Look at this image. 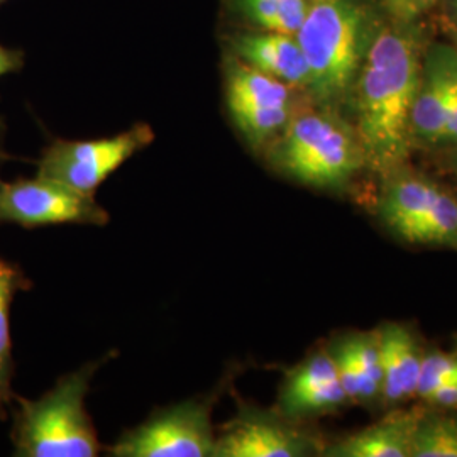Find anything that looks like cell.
Wrapping results in <instances>:
<instances>
[{
  "mask_svg": "<svg viewBox=\"0 0 457 457\" xmlns=\"http://www.w3.org/2000/svg\"><path fill=\"white\" fill-rule=\"evenodd\" d=\"M420 77L419 46L411 36L383 31L370 45L358 83V137L366 160L378 170L388 171L407 158Z\"/></svg>",
  "mask_w": 457,
  "mask_h": 457,
  "instance_id": "6da1fadb",
  "label": "cell"
},
{
  "mask_svg": "<svg viewBox=\"0 0 457 457\" xmlns=\"http://www.w3.org/2000/svg\"><path fill=\"white\" fill-rule=\"evenodd\" d=\"M94 361L60 378L41 398L14 395L11 439L19 457H96L102 453L85 402L92 378L109 360Z\"/></svg>",
  "mask_w": 457,
  "mask_h": 457,
  "instance_id": "7a4b0ae2",
  "label": "cell"
},
{
  "mask_svg": "<svg viewBox=\"0 0 457 457\" xmlns=\"http://www.w3.org/2000/svg\"><path fill=\"white\" fill-rule=\"evenodd\" d=\"M268 164L288 180L337 192L356 177L366 156L360 137L327 111H296L264 149Z\"/></svg>",
  "mask_w": 457,
  "mask_h": 457,
  "instance_id": "3957f363",
  "label": "cell"
},
{
  "mask_svg": "<svg viewBox=\"0 0 457 457\" xmlns=\"http://www.w3.org/2000/svg\"><path fill=\"white\" fill-rule=\"evenodd\" d=\"M295 36L311 70L312 98L320 105L339 102L370 48L364 5L360 0H313Z\"/></svg>",
  "mask_w": 457,
  "mask_h": 457,
  "instance_id": "277c9868",
  "label": "cell"
},
{
  "mask_svg": "<svg viewBox=\"0 0 457 457\" xmlns=\"http://www.w3.org/2000/svg\"><path fill=\"white\" fill-rule=\"evenodd\" d=\"M217 393L195 396L177 405L156 410L143 424L126 430L109 456L213 457V405Z\"/></svg>",
  "mask_w": 457,
  "mask_h": 457,
  "instance_id": "5b68a950",
  "label": "cell"
},
{
  "mask_svg": "<svg viewBox=\"0 0 457 457\" xmlns=\"http://www.w3.org/2000/svg\"><path fill=\"white\" fill-rule=\"evenodd\" d=\"M153 141L154 131L143 122L111 137L54 139L37 160V177L62 183L83 195L96 196L104 181Z\"/></svg>",
  "mask_w": 457,
  "mask_h": 457,
  "instance_id": "8992f818",
  "label": "cell"
},
{
  "mask_svg": "<svg viewBox=\"0 0 457 457\" xmlns=\"http://www.w3.org/2000/svg\"><path fill=\"white\" fill-rule=\"evenodd\" d=\"M294 87L228 56L224 94L228 117L253 151H264L287 128L296 109Z\"/></svg>",
  "mask_w": 457,
  "mask_h": 457,
  "instance_id": "52a82bcc",
  "label": "cell"
},
{
  "mask_svg": "<svg viewBox=\"0 0 457 457\" xmlns=\"http://www.w3.org/2000/svg\"><path fill=\"white\" fill-rule=\"evenodd\" d=\"M109 220V212L96 196L83 195L62 183L37 175L0 180V224L37 228L65 224L105 226Z\"/></svg>",
  "mask_w": 457,
  "mask_h": 457,
  "instance_id": "ba28073f",
  "label": "cell"
},
{
  "mask_svg": "<svg viewBox=\"0 0 457 457\" xmlns=\"http://www.w3.org/2000/svg\"><path fill=\"white\" fill-rule=\"evenodd\" d=\"M322 449L315 436L278 410L239 403L236 415L215 430L213 457H303Z\"/></svg>",
  "mask_w": 457,
  "mask_h": 457,
  "instance_id": "9c48e42d",
  "label": "cell"
},
{
  "mask_svg": "<svg viewBox=\"0 0 457 457\" xmlns=\"http://www.w3.org/2000/svg\"><path fill=\"white\" fill-rule=\"evenodd\" d=\"M349 402L328 349L312 353L292 368L278 393V411L292 420L332 413Z\"/></svg>",
  "mask_w": 457,
  "mask_h": 457,
  "instance_id": "30bf717a",
  "label": "cell"
},
{
  "mask_svg": "<svg viewBox=\"0 0 457 457\" xmlns=\"http://www.w3.org/2000/svg\"><path fill=\"white\" fill-rule=\"evenodd\" d=\"M234 58L296 90H307L311 70L294 34L258 31L236 34L228 39Z\"/></svg>",
  "mask_w": 457,
  "mask_h": 457,
  "instance_id": "8fae6325",
  "label": "cell"
},
{
  "mask_svg": "<svg viewBox=\"0 0 457 457\" xmlns=\"http://www.w3.org/2000/svg\"><path fill=\"white\" fill-rule=\"evenodd\" d=\"M376 332L383 370L381 398L390 405L400 403L417 395L424 354L409 327L390 322Z\"/></svg>",
  "mask_w": 457,
  "mask_h": 457,
  "instance_id": "7c38bea8",
  "label": "cell"
},
{
  "mask_svg": "<svg viewBox=\"0 0 457 457\" xmlns=\"http://www.w3.org/2000/svg\"><path fill=\"white\" fill-rule=\"evenodd\" d=\"M422 413L393 411L379 422L324 445L327 457H411V444Z\"/></svg>",
  "mask_w": 457,
  "mask_h": 457,
  "instance_id": "4fadbf2b",
  "label": "cell"
},
{
  "mask_svg": "<svg viewBox=\"0 0 457 457\" xmlns=\"http://www.w3.org/2000/svg\"><path fill=\"white\" fill-rule=\"evenodd\" d=\"M410 132L428 145L447 141L449 85L444 48L428 53L410 117Z\"/></svg>",
  "mask_w": 457,
  "mask_h": 457,
  "instance_id": "5bb4252c",
  "label": "cell"
},
{
  "mask_svg": "<svg viewBox=\"0 0 457 457\" xmlns=\"http://www.w3.org/2000/svg\"><path fill=\"white\" fill-rule=\"evenodd\" d=\"M441 190L437 183L417 175H400L393 179L379 200V217L383 224L403 239Z\"/></svg>",
  "mask_w": 457,
  "mask_h": 457,
  "instance_id": "9a60e30c",
  "label": "cell"
},
{
  "mask_svg": "<svg viewBox=\"0 0 457 457\" xmlns=\"http://www.w3.org/2000/svg\"><path fill=\"white\" fill-rule=\"evenodd\" d=\"M29 288L31 281L22 273V270L14 262L0 258V420L7 419L16 395L12 392L14 358L11 337V307L16 295Z\"/></svg>",
  "mask_w": 457,
  "mask_h": 457,
  "instance_id": "2e32d148",
  "label": "cell"
},
{
  "mask_svg": "<svg viewBox=\"0 0 457 457\" xmlns=\"http://www.w3.org/2000/svg\"><path fill=\"white\" fill-rule=\"evenodd\" d=\"M234 14L260 31L296 34L309 12V0H228Z\"/></svg>",
  "mask_w": 457,
  "mask_h": 457,
  "instance_id": "e0dca14e",
  "label": "cell"
},
{
  "mask_svg": "<svg viewBox=\"0 0 457 457\" xmlns=\"http://www.w3.org/2000/svg\"><path fill=\"white\" fill-rule=\"evenodd\" d=\"M409 245H457V200L444 188L402 239Z\"/></svg>",
  "mask_w": 457,
  "mask_h": 457,
  "instance_id": "ac0fdd59",
  "label": "cell"
},
{
  "mask_svg": "<svg viewBox=\"0 0 457 457\" xmlns=\"http://www.w3.org/2000/svg\"><path fill=\"white\" fill-rule=\"evenodd\" d=\"M358 370L361 381V402H373L381 396L383 370L378 332L353 334L339 339Z\"/></svg>",
  "mask_w": 457,
  "mask_h": 457,
  "instance_id": "d6986e66",
  "label": "cell"
},
{
  "mask_svg": "<svg viewBox=\"0 0 457 457\" xmlns=\"http://www.w3.org/2000/svg\"><path fill=\"white\" fill-rule=\"evenodd\" d=\"M411 457H457V417L422 413L413 434Z\"/></svg>",
  "mask_w": 457,
  "mask_h": 457,
  "instance_id": "ffe728a7",
  "label": "cell"
},
{
  "mask_svg": "<svg viewBox=\"0 0 457 457\" xmlns=\"http://www.w3.org/2000/svg\"><path fill=\"white\" fill-rule=\"evenodd\" d=\"M457 353H428L424 354L420 379L417 386V396L424 400L430 392H434L442 383L456 379Z\"/></svg>",
  "mask_w": 457,
  "mask_h": 457,
  "instance_id": "44dd1931",
  "label": "cell"
},
{
  "mask_svg": "<svg viewBox=\"0 0 457 457\" xmlns=\"http://www.w3.org/2000/svg\"><path fill=\"white\" fill-rule=\"evenodd\" d=\"M444 48V62L449 85V132L447 141L457 145V51Z\"/></svg>",
  "mask_w": 457,
  "mask_h": 457,
  "instance_id": "7402d4cb",
  "label": "cell"
},
{
  "mask_svg": "<svg viewBox=\"0 0 457 457\" xmlns=\"http://www.w3.org/2000/svg\"><path fill=\"white\" fill-rule=\"evenodd\" d=\"M424 400L428 405L439 409H457V378L442 383L434 392L428 393Z\"/></svg>",
  "mask_w": 457,
  "mask_h": 457,
  "instance_id": "603a6c76",
  "label": "cell"
},
{
  "mask_svg": "<svg viewBox=\"0 0 457 457\" xmlns=\"http://www.w3.org/2000/svg\"><path fill=\"white\" fill-rule=\"evenodd\" d=\"M24 66V53L19 49L5 48L0 45V79L16 73Z\"/></svg>",
  "mask_w": 457,
  "mask_h": 457,
  "instance_id": "cb8c5ba5",
  "label": "cell"
},
{
  "mask_svg": "<svg viewBox=\"0 0 457 457\" xmlns=\"http://www.w3.org/2000/svg\"><path fill=\"white\" fill-rule=\"evenodd\" d=\"M390 7L400 16H417L436 4V0H388Z\"/></svg>",
  "mask_w": 457,
  "mask_h": 457,
  "instance_id": "d4e9b609",
  "label": "cell"
},
{
  "mask_svg": "<svg viewBox=\"0 0 457 457\" xmlns=\"http://www.w3.org/2000/svg\"><path fill=\"white\" fill-rule=\"evenodd\" d=\"M5 131H7L5 122H4V119L0 117V168H2V164L9 160V154L5 153V147H4V143H5ZM0 180H2V179H0Z\"/></svg>",
  "mask_w": 457,
  "mask_h": 457,
  "instance_id": "484cf974",
  "label": "cell"
},
{
  "mask_svg": "<svg viewBox=\"0 0 457 457\" xmlns=\"http://www.w3.org/2000/svg\"><path fill=\"white\" fill-rule=\"evenodd\" d=\"M453 7H454V12H456L457 16V0H453Z\"/></svg>",
  "mask_w": 457,
  "mask_h": 457,
  "instance_id": "4316f807",
  "label": "cell"
},
{
  "mask_svg": "<svg viewBox=\"0 0 457 457\" xmlns=\"http://www.w3.org/2000/svg\"><path fill=\"white\" fill-rule=\"evenodd\" d=\"M4 2H7V0H0V5H2V4H4Z\"/></svg>",
  "mask_w": 457,
  "mask_h": 457,
  "instance_id": "83f0119b",
  "label": "cell"
}]
</instances>
